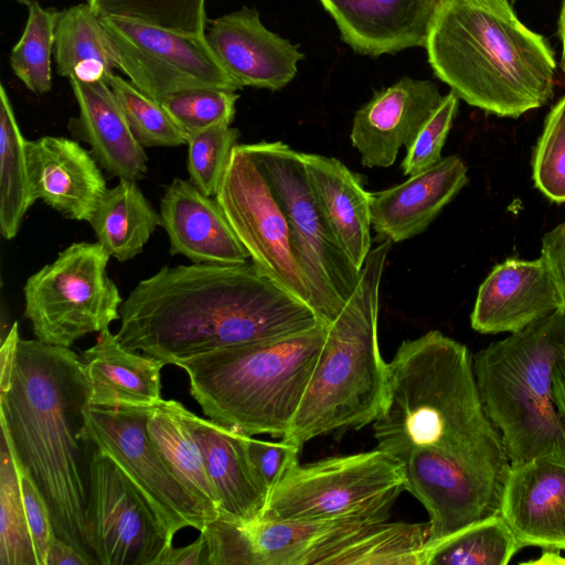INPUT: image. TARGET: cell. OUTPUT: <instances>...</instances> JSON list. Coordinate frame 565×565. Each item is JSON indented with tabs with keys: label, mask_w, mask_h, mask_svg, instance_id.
Wrapping results in <instances>:
<instances>
[{
	"label": "cell",
	"mask_w": 565,
	"mask_h": 565,
	"mask_svg": "<svg viewBox=\"0 0 565 565\" xmlns=\"http://www.w3.org/2000/svg\"><path fill=\"white\" fill-rule=\"evenodd\" d=\"M373 431L434 526L455 530L500 511L510 461L465 344L438 330L403 341Z\"/></svg>",
	"instance_id": "1"
},
{
	"label": "cell",
	"mask_w": 565,
	"mask_h": 565,
	"mask_svg": "<svg viewBox=\"0 0 565 565\" xmlns=\"http://www.w3.org/2000/svg\"><path fill=\"white\" fill-rule=\"evenodd\" d=\"M323 322L255 263L162 267L120 306L116 333L166 365L217 349L266 341Z\"/></svg>",
	"instance_id": "2"
},
{
	"label": "cell",
	"mask_w": 565,
	"mask_h": 565,
	"mask_svg": "<svg viewBox=\"0 0 565 565\" xmlns=\"http://www.w3.org/2000/svg\"><path fill=\"white\" fill-rule=\"evenodd\" d=\"M89 384L68 347L20 339L10 381L0 390L2 439L45 499L54 533L98 565L86 527L95 445L82 437Z\"/></svg>",
	"instance_id": "3"
},
{
	"label": "cell",
	"mask_w": 565,
	"mask_h": 565,
	"mask_svg": "<svg viewBox=\"0 0 565 565\" xmlns=\"http://www.w3.org/2000/svg\"><path fill=\"white\" fill-rule=\"evenodd\" d=\"M424 47L435 76L488 114L518 118L554 96V51L509 0H445Z\"/></svg>",
	"instance_id": "4"
},
{
	"label": "cell",
	"mask_w": 565,
	"mask_h": 565,
	"mask_svg": "<svg viewBox=\"0 0 565 565\" xmlns=\"http://www.w3.org/2000/svg\"><path fill=\"white\" fill-rule=\"evenodd\" d=\"M324 322L291 335L217 349L180 361L190 394L212 420L246 435L282 438L327 337Z\"/></svg>",
	"instance_id": "5"
},
{
	"label": "cell",
	"mask_w": 565,
	"mask_h": 565,
	"mask_svg": "<svg viewBox=\"0 0 565 565\" xmlns=\"http://www.w3.org/2000/svg\"><path fill=\"white\" fill-rule=\"evenodd\" d=\"M392 243L383 238L370 250L356 289L328 324L318 362L284 439L302 447L318 436L360 429L377 417L387 371L377 339L379 299Z\"/></svg>",
	"instance_id": "6"
},
{
	"label": "cell",
	"mask_w": 565,
	"mask_h": 565,
	"mask_svg": "<svg viewBox=\"0 0 565 565\" xmlns=\"http://www.w3.org/2000/svg\"><path fill=\"white\" fill-rule=\"evenodd\" d=\"M565 350V308L472 355L483 409L510 465L545 455L565 458V424L552 395V373Z\"/></svg>",
	"instance_id": "7"
},
{
	"label": "cell",
	"mask_w": 565,
	"mask_h": 565,
	"mask_svg": "<svg viewBox=\"0 0 565 565\" xmlns=\"http://www.w3.org/2000/svg\"><path fill=\"white\" fill-rule=\"evenodd\" d=\"M244 565H424L429 523L241 522Z\"/></svg>",
	"instance_id": "8"
},
{
	"label": "cell",
	"mask_w": 565,
	"mask_h": 565,
	"mask_svg": "<svg viewBox=\"0 0 565 565\" xmlns=\"http://www.w3.org/2000/svg\"><path fill=\"white\" fill-rule=\"evenodd\" d=\"M403 465L370 451L294 463L270 489L260 519L288 522H379L405 490Z\"/></svg>",
	"instance_id": "9"
},
{
	"label": "cell",
	"mask_w": 565,
	"mask_h": 565,
	"mask_svg": "<svg viewBox=\"0 0 565 565\" xmlns=\"http://www.w3.org/2000/svg\"><path fill=\"white\" fill-rule=\"evenodd\" d=\"M287 217L313 309L331 323L350 299L360 273L338 243L308 181L300 152L281 141L246 143Z\"/></svg>",
	"instance_id": "10"
},
{
	"label": "cell",
	"mask_w": 565,
	"mask_h": 565,
	"mask_svg": "<svg viewBox=\"0 0 565 565\" xmlns=\"http://www.w3.org/2000/svg\"><path fill=\"white\" fill-rule=\"evenodd\" d=\"M109 258L98 243H74L28 278L24 317L38 340L70 348L120 319L122 299L107 273Z\"/></svg>",
	"instance_id": "11"
},
{
	"label": "cell",
	"mask_w": 565,
	"mask_h": 565,
	"mask_svg": "<svg viewBox=\"0 0 565 565\" xmlns=\"http://www.w3.org/2000/svg\"><path fill=\"white\" fill-rule=\"evenodd\" d=\"M149 407L87 405L82 437L118 465L171 536L188 526L201 531L216 518L181 483L151 441L146 427Z\"/></svg>",
	"instance_id": "12"
},
{
	"label": "cell",
	"mask_w": 565,
	"mask_h": 565,
	"mask_svg": "<svg viewBox=\"0 0 565 565\" xmlns=\"http://www.w3.org/2000/svg\"><path fill=\"white\" fill-rule=\"evenodd\" d=\"M215 199L252 262L313 309L287 217L246 143L234 147Z\"/></svg>",
	"instance_id": "13"
},
{
	"label": "cell",
	"mask_w": 565,
	"mask_h": 565,
	"mask_svg": "<svg viewBox=\"0 0 565 565\" xmlns=\"http://www.w3.org/2000/svg\"><path fill=\"white\" fill-rule=\"evenodd\" d=\"M86 527L98 565H158L173 541L145 497L98 448L90 462Z\"/></svg>",
	"instance_id": "14"
},
{
	"label": "cell",
	"mask_w": 565,
	"mask_h": 565,
	"mask_svg": "<svg viewBox=\"0 0 565 565\" xmlns=\"http://www.w3.org/2000/svg\"><path fill=\"white\" fill-rule=\"evenodd\" d=\"M436 83L405 76L373 94L354 114L350 139L366 168L394 164L443 100Z\"/></svg>",
	"instance_id": "15"
},
{
	"label": "cell",
	"mask_w": 565,
	"mask_h": 565,
	"mask_svg": "<svg viewBox=\"0 0 565 565\" xmlns=\"http://www.w3.org/2000/svg\"><path fill=\"white\" fill-rule=\"evenodd\" d=\"M209 45L226 73L241 86L279 90L305 58L299 45L268 30L254 8L224 14L205 32Z\"/></svg>",
	"instance_id": "16"
},
{
	"label": "cell",
	"mask_w": 565,
	"mask_h": 565,
	"mask_svg": "<svg viewBox=\"0 0 565 565\" xmlns=\"http://www.w3.org/2000/svg\"><path fill=\"white\" fill-rule=\"evenodd\" d=\"M500 514L522 548L565 550V458L545 455L510 465Z\"/></svg>",
	"instance_id": "17"
},
{
	"label": "cell",
	"mask_w": 565,
	"mask_h": 565,
	"mask_svg": "<svg viewBox=\"0 0 565 565\" xmlns=\"http://www.w3.org/2000/svg\"><path fill=\"white\" fill-rule=\"evenodd\" d=\"M31 194L64 217L89 221L107 191L100 167L78 142L43 136L26 140Z\"/></svg>",
	"instance_id": "18"
},
{
	"label": "cell",
	"mask_w": 565,
	"mask_h": 565,
	"mask_svg": "<svg viewBox=\"0 0 565 565\" xmlns=\"http://www.w3.org/2000/svg\"><path fill=\"white\" fill-rule=\"evenodd\" d=\"M561 307L542 256L533 260L509 258L494 266L480 285L470 322L483 334L512 333Z\"/></svg>",
	"instance_id": "19"
},
{
	"label": "cell",
	"mask_w": 565,
	"mask_h": 565,
	"mask_svg": "<svg viewBox=\"0 0 565 565\" xmlns=\"http://www.w3.org/2000/svg\"><path fill=\"white\" fill-rule=\"evenodd\" d=\"M445 0H319L354 52L377 57L425 46Z\"/></svg>",
	"instance_id": "20"
},
{
	"label": "cell",
	"mask_w": 565,
	"mask_h": 565,
	"mask_svg": "<svg viewBox=\"0 0 565 565\" xmlns=\"http://www.w3.org/2000/svg\"><path fill=\"white\" fill-rule=\"evenodd\" d=\"M161 226L172 255L194 264L237 265L249 255L224 215L218 202L180 178L167 186L160 203Z\"/></svg>",
	"instance_id": "21"
},
{
	"label": "cell",
	"mask_w": 565,
	"mask_h": 565,
	"mask_svg": "<svg viewBox=\"0 0 565 565\" xmlns=\"http://www.w3.org/2000/svg\"><path fill=\"white\" fill-rule=\"evenodd\" d=\"M467 172L452 154L399 184L370 192L372 227L393 243L420 234L467 184Z\"/></svg>",
	"instance_id": "22"
},
{
	"label": "cell",
	"mask_w": 565,
	"mask_h": 565,
	"mask_svg": "<svg viewBox=\"0 0 565 565\" xmlns=\"http://www.w3.org/2000/svg\"><path fill=\"white\" fill-rule=\"evenodd\" d=\"M184 423L194 437L218 498L222 516L241 522L258 519L268 492L258 479L246 449L247 435L182 407Z\"/></svg>",
	"instance_id": "23"
},
{
	"label": "cell",
	"mask_w": 565,
	"mask_h": 565,
	"mask_svg": "<svg viewBox=\"0 0 565 565\" xmlns=\"http://www.w3.org/2000/svg\"><path fill=\"white\" fill-rule=\"evenodd\" d=\"M79 115L70 130L90 147V153L109 178L137 182L147 173L148 157L105 79H70Z\"/></svg>",
	"instance_id": "24"
},
{
	"label": "cell",
	"mask_w": 565,
	"mask_h": 565,
	"mask_svg": "<svg viewBox=\"0 0 565 565\" xmlns=\"http://www.w3.org/2000/svg\"><path fill=\"white\" fill-rule=\"evenodd\" d=\"M316 200L338 243L361 270L371 250L370 192L340 160L300 152Z\"/></svg>",
	"instance_id": "25"
},
{
	"label": "cell",
	"mask_w": 565,
	"mask_h": 565,
	"mask_svg": "<svg viewBox=\"0 0 565 565\" xmlns=\"http://www.w3.org/2000/svg\"><path fill=\"white\" fill-rule=\"evenodd\" d=\"M89 404L100 407L151 406L161 398V360L124 348L109 328L83 354Z\"/></svg>",
	"instance_id": "26"
},
{
	"label": "cell",
	"mask_w": 565,
	"mask_h": 565,
	"mask_svg": "<svg viewBox=\"0 0 565 565\" xmlns=\"http://www.w3.org/2000/svg\"><path fill=\"white\" fill-rule=\"evenodd\" d=\"M99 18L111 34L199 83L217 89H242L223 68L205 35L183 34L126 18Z\"/></svg>",
	"instance_id": "27"
},
{
	"label": "cell",
	"mask_w": 565,
	"mask_h": 565,
	"mask_svg": "<svg viewBox=\"0 0 565 565\" xmlns=\"http://www.w3.org/2000/svg\"><path fill=\"white\" fill-rule=\"evenodd\" d=\"M53 53L57 73L68 79L95 83L119 70L116 43L87 3L58 11Z\"/></svg>",
	"instance_id": "28"
},
{
	"label": "cell",
	"mask_w": 565,
	"mask_h": 565,
	"mask_svg": "<svg viewBox=\"0 0 565 565\" xmlns=\"http://www.w3.org/2000/svg\"><path fill=\"white\" fill-rule=\"evenodd\" d=\"M88 223L109 256L127 262L142 252L161 218L137 182L121 179L107 189Z\"/></svg>",
	"instance_id": "29"
},
{
	"label": "cell",
	"mask_w": 565,
	"mask_h": 565,
	"mask_svg": "<svg viewBox=\"0 0 565 565\" xmlns=\"http://www.w3.org/2000/svg\"><path fill=\"white\" fill-rule=\"evenodd\" d=\"M182 407L173 399H160L151 405L146 422L147 433L175 477L217 518L218 498L201 450L184 423Z\"/></svg>",
	"instance_id": "30"
},
{
	"label": "cell",
	"mask_w": 565,
	"mask_h": 565,
	"mask_svg": "<svg viewBox=\"0 0 565 565\" xmlns=\"http://www.w3.org/2000/svg\"><path fill=\"white\" fill-rule=\"evenodd\" d=\"M26 139L21 134L9 95L0 86V231L6 239L19 233L34 200L31 194L25 156Z\"/></svg>",
	"instance_id": "31"
},
{
	"label": "cell",
	"mask_w": 565,
	"mask_h": 565,
	"mask_svg": "<svg viewBox=\"0 0 565 565\" xmlns=\"http://www.w3.org/2000/svg\"><path fill=\"white\" fill-rule=\"evenodd\" d=\"M522 550L500 513L424 548V565H507Z\"/></svg>",
	"instance_id": "32"
},
{
	"label": "cell",
	"mask_w": 565,
	"mask_h": 565,
	"mask_svg": "<svg viewBox=\"0 0 565 565\" xmlns=\"http://www.w3.org/2000/svg\"><path fill=\"white\" fill-rule=\"evenodd\" d=\"M0 565H38L15 460L3 439L0 450Z\"/></svg>",
	"instance_id": "33"
},
{
	"label": "cell",
	"mask_w": 565,
	"mask_h": 565,
	"mask_svg": "<svg viewBox=\"0 0 565 565\" xmlns=\"http://www.w3.org/2000/svg\"><path fill=\"white\" fill-rule=\"evenodd\" d=\"M21 39L12 49L10 65L28 89L38 95L52 87L51 55L58 11L44 9L33 1Z\"/></svg>",
	"instance_id": "34"
},
{
	"label": "cell",
	"mask_w": 565,
	"mask_h": 565,
	"mask_svg": "<svg viewBox=\"0 0 565 565\" xmlns=\"http://www.w3.org/2000/svg\"><path fill=\"white\" fill-rule=\"evenodd\" d=\"M98 17H118L189 35H205V0H86Z\"/></svg>",
	"instance_id": "35"
},
{
	"label": "cell",
	"mask_w": 565,
	"mask_h": 565,
	"mask_svg": "<svg viewBox=\"0 0 565 565\" xmlns=\"http://www.w3.org/2000/svg\"><path fill=\"white\" fill-rule=\"evenodd\" d=\"M105 81L135 138L143 148L178 147L188 142V135L175 125L158 100L114 73Z\"/></svg>",
	"instance_id": "36"
},
{
	"label": "cell",
	"mask_w": 565,
	"mask_h": 565,
	"mask_svg": "<svg viewBox=\"0 0 565 565\" xmlns=\"http://www.w3.org/2000/svg\"><path fill=\"white\" fill-rule=\"evenodd\" d=\"M238 98L236 92L201 87L172 94L159 103L189 137L212 127L231 126Z\"/></svg>",
	"instance_id": "37"
},
{
	"label": "cell",
	"mask_w": 565,
	"mask_h": 565,
	"mask_svg": "<svg viewBox=\"0 0 565 565\" xmlns=\"http://www.w3.org/2000/svg\"><path fill=\"white\" fill-rule=\"evenodd\" d=\"M238 138V129L225 125L188 137L189 181L205 195H216Z\"/></svg>",
	"instance_id": "38"
},
{
	"label": "cell",
	"mask_w": 565,
	"mask_h": 565,
	"mask_svg": "<svg viewBox=\"0 0 565 565\" xmlns=\"http://www.w3.org/2000/svg\"><path fill=\"white\" fill-rule=\"evenodd\" d=\"M532 169L535 186L551 201L565 203V95L546 116Z\"/></svg>",
	"instance_id": "39"
},
{
	"label": "cell",
	"mask_w": 565,
	"mask_h": 565,
	"mask_svg": "<svg viewBox=\"0 0 565 565\" xmlns=\"http://www.w3.org/2000/svg\"><path fill=\"white\" fill-rule=\"evenodd\" d=\"M110 35L118 50L119 71L149 97L160 102L182 90L209 87L141 52L117 35Z\"/></svg>",
	"instance_id": "40"
},
{
	"label": "cell",
	"mask_w": 565,
	"mask_h": 565,
	"mask_svg": "<svg viewBox=\"0 0 565 565\" xmlns=\"http://www.w3.org/2000/svg\"><path fill=\"white\" fill-rule=\"evenodd\" d=\"M459 107V98L451 90L422 127L401 164L404 175H415L439 162L441 150Z\"/></svg>",
	"instance_id": "41"
},
{
	"label": "cell",
	"mask_w": 565,
	"mask_h": 565,
	"mask_svg": "<svg viewBox=\"0 0 565 565\" xmlns=\"http://www.w3.org/2000/svg\"><path fill=\"white\" fill-rule=\"evenodd\" d=\"M246 449L258 479L269 493L287 470L299 461L301 447L284 438L269 441L247 435Z\"/></svg>",
	"instance_id": "42"
},
{
	"label": "cell",
	"mask_w": 565,
	"mask_h": 565,
	"mask_svg": "<svg viewBox=\"0 0 565 565\" xmlns=\"http://www.w3.org/2000/svg\"><path fill=\"white\" fill-rule=\"evenodd\" d=\"M15 465L23 507L36 554V562L38 565H45L47 548L55 534L50 509L29 470L17 461Z\"/></svg>",
	"instance_id": "43"
},
{
	"label": "cell",
	"mask_w": 565,
	"mask_h": 565,
	"mask_svg": "<svg viewBox=\"0 0 565 565\" xmlns=\"http://www.w3.org/2000/svg\"><path fill=\"white\" fill-rule=\"evenodd\" d=\"M541 256L548 266L562 307L565 308V221L545 233L542 238Z\"/></svg>",
	"instance_id": "44"
},
{
	"label": "cell",
	"mask_w": 565,
	"mask_h": 565,
	"mask_svg": "<svg viewBox=\"0 0 565 565\" xmlns=\"http://www.w3.org/2000/svg\"><path fill=\"white\" fill-rule=\"evenodd\" d=\"M158 565H209V547L200 532L196 541L183 547L173 545L161 557Z\"/></svg>",
	"instance_id": "45"
},
{
	"label": "cell",
	"mask_w": 565,
	"mask_h": 565,
	"mask_svg": "<svg viewBox=\"0 0 565 565\" xmlns=\"http://www.w3.org/2000/svg\"><path fill=\"white\" fill-rule=\"evenodd\" d=\"M45 565H93V563L54 534L47 548Z\"/></svg>",
	"instance_id": "46"
},
{
	"label": "cell",
	"mask_w": 565,
	"mask_h": 565,
	"mask_svg": "<svg viewBox=\"0 0 565 565\" xmlns=\"http://www.w3.org/2000/svg\"><path fill=\"white\" fill-rule=\"evenodd\" d=\"M20 341L19 324L13 322L7 337L2 340L0 359H1V375H0V390L4 388L11 377V373L14 366L18 344Z\"/></svg>",
	"instance_id": "47"
},
{
	"label": "cell",
	"mask_w": 565,
	"mask_h": 565,
	"mask_svg": "<svg viewBox=\"0 0 565 565\" xmlns=\"http://www.w3.org/2000/svg\"><path fill=\"white\" fill-rule=\"evenodd\" d=\"M552 395L554 405L565 424V350L557 359L553 369Z\"/></svg>",
	"instance_id": "48"
},
{
	"label": "cell",
	"mask_w": 565,
	"mask_h": 565,
	"mask_svg": "<svg viewBox=\"0 0 565 565\" xmlns=\"http://www.w3.org/2000/svg\"><path fill=\"white\" fill-rule=\"evenodd\" d=\"M539 558L524 562V564L537 565H565V550H542Z\"/></svg>",
	"instance_id": "49"
},
{
	"label": "cell",
	"mask_w": 565,
	"mask_h": 565,
	"mask_svg": "<svg viewBox=\"0 0 565 565\" xmlns=\"http://www.w3.org/2000/svg\"><path fill=\"white\" fill-rule=\"evenodd\" d=\"M558 36L562 44L561 53V68L565 73V0L562 2L559 18H558Z\"/></svg>",
	"instance_id": "50"
},
{
	"label": "cell",
	"mask_w": 565,
	"mask_h": 565,
	"mask_svg": "<svg viewBox=\"0 0 565 565\" xmlns=\"http://www.w3.org/2000/svg\"><path fill=\"white\" fill-rule=\"evenodd\" d=\"M15 1H18L19 3H22V4H26V6H29L30 3L33 2V0H15Z\"/></svg>",
	"instance_id": "51"
},
{
	"label": "cell",
	"mask_w": 565,
	"mask_h": 565,
	"mask_svg": "<svg viewBox=\"0 0 565 565\" xmlns=\"http://www.w3.org/2000/svg\"><path fill=\"white\" fill-rule=\"evenodd\" d=\"M235 525H236V522H235ZM235 537H236V532H235ZM236 565H237V540H236Z\"/></svg>",
	"instance_id": "52"
}]
</instances>
